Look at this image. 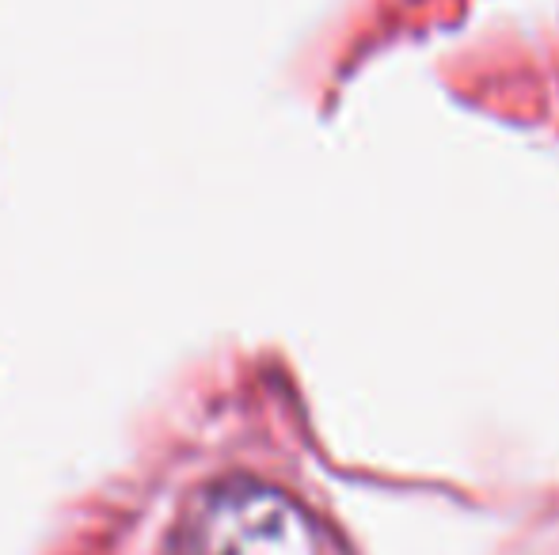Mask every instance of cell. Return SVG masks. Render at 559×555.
<instances>
[{"instance_id":"1","label":"cell","mask_w":559,"mask_h":555,"mask_svg":"<svg viewBox=\"0 0 559 555\" xmlns=\"http://www.w3.org/2000/svg\"><path fill=\"white\" fill-rule=\"evenodd\" d=\"M183 555H338L332 533L282 487L228 475L191 498L179 526Z\"/></svg>"}]
</instances>
